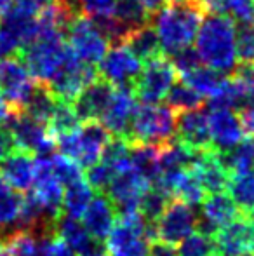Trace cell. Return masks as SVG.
<instances>
[{"instance_id":"16","label":"cell","mask_w":254,"mask_h":256,"mask_svg":"<svg viewBox=\"0 0 254 256\" xmlns=\"http://www.w3.org/2000/svg\"><path fill=\"white\" fill-rule=\"evenodd\" d=\"M150 183L138 174L134 169H127L113 176L108 188V200L113 204L117 212H129L139 211V202L145 192L150 188Z\"/></svg>"},{"instance_id":"17","label":"cell","mask_w":254,"mask_h":256,"mask_svg":"<svg viewBox=\"0 0 254 256\" xmlns=\"http://www.w3.org/2000/svg\"><path fill=\"white\" fill-rule=\"evenodd\" d=\"M136 102L138 100H136L132 88H115L105 114L99 118V122L105 126V129L112 136L124 138L127 142L132 117H134L136 108H138Z\"/></svg>"},{"instance_id":"22","label":"cell","mask_w":254,"mask_h":256,"mask_svg":"<svg viewBox=\"0 0 254 256\" xmlns=\"http://www.w3.org/2000/svg\"><path fill=\"white\" fill-rule=\"evenodd\" d=\"M117 220V211L113 204L105 196L92 197L91 204L87 206L84 216H82V225L89 232V236L94 240H105L108 234L112 232Z\"/></svg>"},{"instance_id":"47","label":"cell","mask_w":254,"mask_h":256,"mask_svg":"<svg viewBox=\"0 0 254 256\" xmlns=\"http://www.w3.org/2000/svg\"><path fill=\"white\" fill-rule=\"evenodd\" d=\"M237 114H239V117H241L244 132L248 136H253L254 138V98L242 104V106L239 108Z\"/></svg>"},{"instance_id":"53","label":"cell","mask_w":254,"mask_h":256,"mask_svg":"<svg viewBox=\"0 0 254 256\" xmlns=\"http://www.w3.org/2000/svg\"><path fill=\"white\" fill-rule=\"evenodd\" d=\"M7 192H10V186L7 185L5 178H3V176H2V172H0V197H2V196H5Z\"/></svg>"},{"instance_id":"48","label":"cell","mask_w":254,"mask_h":256,"mask_svg":"<svg viewBox=\"0 0 254 256\" xmlns=\"http://www.w3.org/2000/svg\"><path fill=\"white\" fill-rule=\"evenodd\" d=\"M148 256H178V251L173 248V244L162 242V240H155L150 244Z\"/></svg>"},{"instance_id":"29","label":"cell","mask_w":254,"mask_h":256,"mask_svg":"<svg viewBox=\"0 0 254 256\" xmlns=\"http://www.w3.org/2000/svg\"><path fill=\"white\" fill-rule=\"evenodd\" d=\"M183 82L188 84L193 91L199 92L202 98H213L220 88L223 86L227 75L220 74V72L213 70V68L206 66V64H200L195 70H192L190 74L183 75Z\"/></svg>"},{"instance_id":"35","label":"cell","mask_w":254,"mask_h":256,"mask_svg":"<svg viewBox=\"0 0 254 256\" xmlns=\"http://www.w3.org/2000/svg\"><path fill=\"white\" fill-rule=\"evenodd\" d=\"M167 204H169V196L164 194L162 190H159L157 186H153V188L150 186L145 192V196L141 197L139 212L148 223H157V220L166 211Z\"/></svg>"},{"instance_id":"39","label":"cell","mask_w":254,"mask_h":256,"mask_svg":"<svg viewBox=\"0 0 254 256\" xmlns=\"http://www.w3.org/2000/svg\"><path fill=\"white\" fill-rule=\"evenodd\" d=\"M21 202H23V197L14 190L0 197V230L17 223L21 212Z\"/></svg>"},{"instance_id":"30","label":"cell","mask_w":254,"mask_h":256,"mask_svg":"<svg viewBox=\"0 0 254 256\" xmlns=\"http://www.w3.org/2000/svg\"><path fill=\"white\" fill-rule=\"evenodd\" d=\"M56 104H58V100H56L54 94L49 91L47 86L38 84L37 82L35 88H33V91H31L30 98H28L26 104H24L21 112L26 114V115H30V117L35 118V120L47 124L49 118H51L52 114H54Z\"/></svg>"},{"instance_id":"7","label":"cell","mask_w":254,"mask_h":256,"mask_svg":"<svg viewBox=\"0 0 254 256\" xmlns=\"http://www.w3.org/2000/svg\"><path fill=\"white\" fill-rule=\"evenodd\" d=\"M68 48H70V46H68ZM96 78H99L98 68L80 61L75 56L71 49H68L63 64L54 74V77L45 86H47L49 91L54 94V98L58 100V102L71 104L75 102V98H77L89 84H92Z\"/></svg>"},{"instance_id":"34","label":"cell","mask_w":254,"mask_h":256,"mask_svg":"<svg viewBox=\"0 0 254 256\" xmlns=\"http://www.w3.org/2000/svg\"><path fill=\"white\" fill-rule=\"evenodd\" d=\"M113 18L126 24L131 32L150 23V14L146 12L139 0H117Z\"/></svg>"},{"instance_id":"37","label":"cell","mask_w":254,"mask_h":256,"mask_svg":"<svg viewBox=\"0 0 254 256\" xmlns=\"http://www.w3.org/2000/svg\"><path fill=\"white\" fill-rule=\"evenodd\" d=\"M178 256H213L214 254V242L211 237H206L199 232H193L183 242H180Z\"/></svg>"},{"instance_id":"15","label":"cell","mask_w":254,"mask_h":256,"mask_svg":"<svg viewBox=\"0 0 254 256\" xmlns=\"http://www.w3.org/2000/svg\"><path fill=\"white\" fill-rule=\"evenodd\" d=\"M241 214L237 206L230 199L227 192L211 194L202 200L200 216H197V232L213 239L223 226L234 222Z\"/></svg>"},{"instance_id":"20","label":"cell","mask_w":254,"mask_h":256,"mask_svg":"<svg viewBox=\"0 0 254 256\" xmlns=\"http://www.w3.org/2000/svg\"><path fill=\"white\" fill-rule=\"evenodd\" d=\"M113 91H115V88L110 82L103 80L101 77L96 78L92 84H89L75 98V102L71 103L78 120L80 122L99 120L103 117V114H105L110 100H112Z\"/></svg>"},{"instance_id":"28","label":"cell","mask_w":254,"mask_h":256,"mask_svg":"<svg viewBox=\"0 0 254 256\" xmlns=\"http://www.w3.org/2000/svg\"><path fill=\"white\" fill-rule=\"evenodd\" d=\"M131 166L150 185L160 176V148L150 145H131Z\"/></svg>"},{"instance_id":"40","label":"cell","mask_w":254,"mask_h":256,"mask_svg":"<svg viewBox=\"0 0 254 256\" xmlns=\"http://www.w3.org/2000/svg\"><path fill=\"white\" fill-rule=\"evenodd\" d=\"M225 18L234 23L253 24L254 23V0H227L225 2Z\"/></svg>"},{"instance_id":"2","label":"cell","mask_w":254,"mask_h":256,"mask_svg":"<svg viewBox=\"0 0 254 256\" xmlns=\"http://www.w3.org/2000/svg\"><path fill=\"white\" fill-rule=\"evenodd\" d=\"M195 51L206 66L232 75L237 66V32L230 18L207 16L195 37Z\"/></svg>"},{"instance_id":"13","label":"cell","mask_w":254,"mask_h":256,"mask_svg":"<svg viewBox=\"0 0 254 256\" xmlns=\"http://www.w3.org/2000/svg\"><path fill=\"white\" fill-rule=\"evenodd\" d=\"M37 82L17 56L0 60V92L16 110H23Z\"/></svg>"},{"instance_id":"21","label":"cell","mask_w":254,"mask_h":256,"mask_svg":"<svg viewBox=\"0 0 254 256\" xmlns=\"http://www.w3.org/2000/svg\"><path fill=\"white\" fill-rule=\"evenodd\" d=\"M0 172L7 185L17 192H28L35 180V155L12 148L0 160Z\"/></svg>"},{"instance_id":"11","label":"cell","mask_w":254,"mask_h":256,"mask_svg":"<svg viewBox=\"0 0 254 256\" xmlns=\"http://www.w3.org/2000/svg\"><path fill=\"white\" fill-rule=\"evenodd\" d=\"M141 70V60H138L126 46H115L106 51L98 64L99 77L110 82L113 88H134Z\"/></svg>"},{"instance_id":"43","label":"cell","mask_w":254,"mask_h":256,"mask_svg":"<svg viewBox=\"0 0 254 256\" xmlns=\"http://www.w3.org/2000/svg\"><path fill=\"white\" fill-rule=\"evenodd\" d=\"M171 63H173L176 74H180L181 77H183V75L190 74L192 70H195L197 66H200L202 61H200L195 49L187 48V49H183V51L176 52L174 56H171Z\"/></svg>"},{"instance_id":"55","label":"cell","mask_w":254,"mask_h":256,"mask_svg":"<svg viewBox=\"0 0 254 256\" xmlns=\"http://www.w3.org/2000/svg\"><path fill=\"white\" fill-rule=\"evenodd\" d=\"M0 256H9V254H7V250H5V246H3V239L0 240Z\"/></svg>"},{"instance_id":"5","label":"cell","mask_w":254,"mask_h":256,"mask_svg":"<svg viewBox=\"0 0 254 256\" xmlns=\"http://www.w3.org/2000/svg\"><path fill=\"white\" fill-rule=\"evenodd\" d=\"M68 49L63 35H42L24 46L17 58L35 82L47 84L63 64Z\"/></svg>"},{"instance_id":"33","label":"cell","mask_w":254,"mask_h":256,"mask_svg":"<svg viewBox=\"0 0 254 256\" xmlns=\"http://www.w3.org/2000/svg\"><path fill=\"white\" fill-rule=\"evenodd\" d=\"M78 128H80V120H78L73 106H71L70 103L58 102V104H56V108H54V114H52V117L49 118V122H47L49 134L54 138V142L58 136L75 132Z\"/></svg>"},{"instance_id":"49","label":"cell","mask_w":254,"mask_h":256,"mask_svg":"<svg viewBox=\"0 0 254 256\" xmlns=\"http://www.w3.org/2000/svg\"><path fill=\"white\" fill-rule=\"evenodd\" d=\"M16 112H19V110H16L12 104L7 102L5 96L0 92V128H5V126L9 124L10 118L14 117Z\"/></svg>"},{"instance_id":"8","label":"cell","mask_w":254,"mask_h":256,"mask_svg":"<svg viewBox=\"0 0 254 256\" xmlns=\"http://www.w3.org/2000/svg\"><path fill=\"white\" fill-rule=\"evenodd\" d=\"M176 82V70L167 56L146 61L134 84V96L141 103L155 104L166 100L169 89Z\"/></svg>"},{"instance_id":"18","label":"cell","mask_w":254,"mask_h":256,"mask_svg":"<svg viewBox=\"0 0 254 256\" xmlns=\"http://www.w3.org/2000/svg\"><path fill=\"white\" fill-rule=\"evenodd\" d=\"M211 143L216 152H227L244 140V128L237 112L228 108H211L207 112Z\"/></svg>"},{"instance_id":"1","label":"cell","mask_w":254,"mask_h":256,"mask_svg":"<svg viewBox=\"0 0 254 256\" xmlns=\"http://www.w3.org/2000/svg\"><path fill=\"white\" fill-rule=\"evenodd\" d=\"M204 20L200 0H180L160 7L150 16V23L159 35L162 54L167 58L192 48Z\"/></svg>"},{"instance_id":"44","label":"cell","mask_w":254,"mask_h":256,"mask_svg":"<svg viewBox=\"0 0 254 256\" xmlns=\"http://www.w3.org/2000/svg\"><path fill=\"white\" fill-rule=\"evenodd\" d=\"M52 0H10L9 14L24 18H37L45 7H49Z\"/></svg>"},{"instance_id":"46","label":"cell","mask_w":254,"mask_h":256,"mask_svg":"<svg viewBox=\"0 0 254 256\" xmlns=\"http://www.w3.org/2000/svg\"><path fill=\"white\" fill-rule=\"evenodd\" d=\"M44 256H77L54 232L44 237Z\"/></svg>"},{"instance_id":"19","label":"cell","mask_w":254,"mask_h":256,"mask_svg":"<svg viewBox=\"0 0 254 256\" xmlns=\"http://www.w3.org/2000/svg\"><path fill=\"white\" fill-rule=\"evenodd\" d=\"M176 136L178 142L183 143L190 150H195V152L214 150L213 143H211L207 112H204L202 108L181 112V114L176 115Z\"/></svg>"},{"instance_id":"45","label":"cell","mask_w":254,"mask_h":256,"mask_svg":"<svg viewBox=\"0 0 254 256\" xmlns=\"http://www.w3.org/2000/svg\"><path fill=\"white\" fill-rule=\"evenodd\" d=\"M232 77H235L246 89L249 100L254 98V63H241L235 66ZM248 100V102H249Z\"/></svg>"},{"instance_id":"12","label":"cell","mask_w":254,"mask_h":256,"mask_svg":"<svg viewBox=\"0 0 254 256\" xmlns=\"http://www.w3.org/2000/svg\"><path fill=\"white\" fill-rule=\"evenodd\" d=\"M214 254L254 256V218L239 214L213 237Z\"/></svg>"},{"instance_id":"26","label":"cell","mask_w":254,"mask_h":256,"mask_svg":"<svg viewBox=\"0 0 254 256\" xmlns=\"http://www.w3.org/2000/svg\"><path fill=\"white\" fill-rule=\"evenodd\" d=\"M124 46L134 54L138 60L141 61H152L162 54V46H160L159 35H157L155 28L152 24H145V26L138 28V30L131 32V35L127 37V40L124 42Z\"/></svg>"},{"instance_id":"36","label":"cell","mask_w":254,"mask_h":256,"mask_svg":"<svg viewBox=\"0 0 254 256\" xmlns=\"http://www.w3.org/2000/svg\"><path fill=\"white\" fill-rule=\"evenodd\" d=\"M52 160V172L59 182L64 185H71V183L78 182V180H84V171L82 168L71 158L64 157L61 154H54L51 157Z\"/></svg>"},{"instance_id":"32","label":"cell","mask_w":254,"mask_h":256,"mask_svg":"<svg viewBox=\"0 0 254 256\" xmlns=\"http://www.w3.org/2000/svg\"><path fill=\"white\" fill-rule=\"evenodd\" d=\"M166 102L171 110H174L176 114H181V112H190L200 108L204 104V98L197 91H193L190 86L181 80L173 84V88L169 89V92L166 96Z\"/></svg>"},{"instance_id":"57","label":"cell","mask_w":254,"mask_h":256,"mask_svg":"<svg viewBox=\"0 0 254 256\" xmlns=\"http://www.w3.org/2000/svg\"><path fill=\"white\" fill-rule=\"evenodd\" d=\"M213 256H218V254H213Z\"/></svg>"},{"instance_id":"23","label":"cell","mask_w":254,"mask_h":256,"mask_svg":"<svg viewBox=\"0 0 254 256\" xmlns=\"http://www.w3.org/2000/svg\"><path fill=\"white\" fill-rule=\"evenodd\" d=\"M193 172L199 178L206 196L211 194H221L227 190L228 185V172L218 160V154L214 150L211 152H202L199 160L193 166Z\"/></svg>"},{"instance_id":"10","label":"cell","mask_w":254,"mask_h":256,"mask_svg":"<svg viewBox=\"0 0 254 256\" xmlns=\"http://www.w3.org/2000/svg\"><path fill=\"white\" fill-rule=\"evenodd\" d=\"M68 46L80 61L98 68L108 51V42L91 20L80 16L66 32Z\"/></svg>"},{"instance_id":"52","label":"cell","mask_w":254,"mask_h":256,"mask_svg":"<svg viewBox=\"0 0 254 256\" xmlns=\"http://www.w3.org/2000/svg\"><path fill=\"white\" fill-rule=\"evenodd\" d=\"M10 10V0H0V21L9 14Z\"/></svg>"},{"instance_id":"3","label":"cell","mask_w":254,"mask_h":256,"mask_svg":"<svg viewBox=\"0 0 254 256\" xmlns=\"http://www.w3.org/2000/svg\"><path fill=\"white\" fill-rule=\"evenodd\" d=\"M176 112L167 104L141 103L136 108L129 129V145H150L162 148L174 142L176 136Z\"/></svg>"},{"instance_id":"50","label":"cell","mask_w":254,"mask_h":256,"mask_svg":"<svg viewBox=\"0 0 254 256\" xmlns=\"http://www.w3.org/2000/svg\"><path fill=\"white\" fill-rule=\"evenodd\" d=\"M14 148V140L5 128H0V160Z\"/></svg>"},{"instance_id":"6","label":"cell","mask_w":254,"mask_h":256,"mask_svg":"<svg viewBox=\"0 0 254 256\" xmlns=\"http://www.w3.org/2000/svg\"><path fill=\"white\" fill-rule=\"evenodd\" d=\"M148 222L139 211L119 212L112 232L106 237L110 256H148L150 242L146 239Z\"/></svg>"},{"instance_id":"56","label":"cell","mask_w":254,"mask_h":256,"mask_svg":"<svg viewBox=\"0 0 254 256\" xmlns=\"http://www.w3.org/2000/svg\"><path fill=\"white\" fill-rule=\"evenodd\" d=\"M167 4H171V2H180V0H166Z\"/></svg>"},{"instance_id":"9","label":"cell","mask_w":254,"mask_h":256,"mask_svg":"<svg viewBox=\"0 0 254 256\" xmlns=\"http://www.w3.org/2000/svg\"><path fill=\"white\" fill-rule=\"evenodd\" d=\"M5 129L14 140V148L30 152L37 157H51L56 150V142L49 134L47 124L31 118L23 112H16Z\"/></svg>"},{"instance_id":"24","label":"cell","mask_w":254,"mask_h":256,"mask_svg":"<svg viewBox=\"0 0 254 256\" xmlns=\"http://www.w3.org/2000/svg\"><path fill=\"white\" fill-rule=\"evenodd\" d=\"M52 232L58 237H61L66 242V246L77 256H85L99 244L98 240H94L89 236L85 226L78 220H73L70 216H61L59 220H56Z\"/></svg>"},{"instance_id":"54","label":"cell","mask_w":254,"mask_h":256,"mask_svg":"<svg viewBox=\"0 0 254 256\" xmlns=\"http://www.w3.org/2000/svg\"><path fill=\"white\" fill-rule=\"evenodd\" d=\"M85 256H110V254H108V251H105V250H103V248L98 244V246H96L94 250L91 251V253H87Z\"/></svg>"},{"instance_id":"25","label":"cell","mask_w":254,"mask_h":256,"mask_svg":"<svg viewBox=\"0 0 254 256\" xmlns=\"http://www.w3.org/2000/svg\"><path fill=\"white\" fill-rule=\"evenodd\" d=\"M218 160L225 168V171L230 174H241V172L254 171V138L248 136L242 142H239L234 148L227 152H216Z\"/></svg>"},{"instance_id":"4","label":"cell","mask_w":254,"mask_h":256,"mask_svg":"<svg viewBox=\"0 0 254 256\" xmlns=\"http://www.w3.org/2000/svg\"><path fill=\"white\" fill-rule=\"evenodd\" d=\"M112 134L99 120L82 122L75 132L58 136L56 148L64 157L75 160L82 169H89L101 160L103 150L110 142Z\"/></svg>"},{"instance_id":"31","label":"cell","mask_w":254,"mask_h":256,"mask_svg":"<svg viewBox=\"0 0 254 256\" xmlns=\"http://www.w3.org/2000/svg\"><path fill=\"white\" fill-rule=\"evenodd\" d=\"M92 188L89 186V183L84 180L71 183L64 188L63 196V211L66 212V216L73 220H80L84 216L87 206L92 200Z\"/></svg>"},{"instance_id":"14","label":"cell","mask_w":254,"mask_h":256,"mask_svg":"<svg viewBox=\"0 0 254 256\" xmlns=\"http://www.w3.org/2000/svg\"><path fill=\"white\" fill-rule=\"evenodd\" d=\"M195 225H197V214L192 209V206L176 199L167 204L166 211L157 220L155 223L157 240H162V242L167 244L183 242L190 234H193Z\"/></svg>"},{"instance_id":"27","label":"cell","mask_w":254,"mask_h":256,"mask_svg":"<svg viewBox=\"0 0 254 256\" xmlns=\"http://www.w3.org/2000/svg\"><path fill=\"white\" fill-rule=\"evenodd\" d=\"M228 196L244 216L254 214V171L228 176Z\"/></svg>"},{"instance_id":"38","label":"cell","mask_w":254,"mask_h":256,"mask_svg":"<svg viewBox=\"0 0 254 256\" xmlns=\"http://www.w3.org/2000/svg\"><path fill=\"white\" fill-rule=\"evenodd\" d=\"M117 0H78L80 16L91 21H101L113 18Z\"/></svg>"},{"instance_id":"51","label":"cell","mask_w":254,"mask_h":256,"mask_svg":"<svg viewBox=\"0 0 254 256\" xmlns=\"http://www.w3.org/2000/svg\"><path fill=\"white\" fill-rule=\"evenodd\" d=\"M141 2V6L146 9V12L152 16V14H155L157 10L160 9V7L166 6V0H139Z\"/></svg>"},{"instance_id":"41","label":"cell","mask_w":254,"mask_h":256,"mask_svg":"<svg viewBox=\"0 0 254 256\" xmlns=\"http://www.w3.org/2000/svg\"><path fill=\"white\" fill-rule=\"evenodd\" d=\"M237 58L241 63H254V24H239Z\"/></svg>"},{"instance_id":"42","label":"cell","mask_w":254,"mask_h":256,"mask_svg":"<svg viewBox=\"0 0 254 256\" xmlns=\"http://www.w3.org/2000/svg\"><path fill=\"white\" fill-rule=\"evenodd\" d=\"M115 172L112 171L110 166H106L105 162L99 160L98 164H94L92 168L87 169V174H85V182L89 183V186L99 192H105L108 188L110 182L113 180Z\"/></svg>"}]
</instances>
